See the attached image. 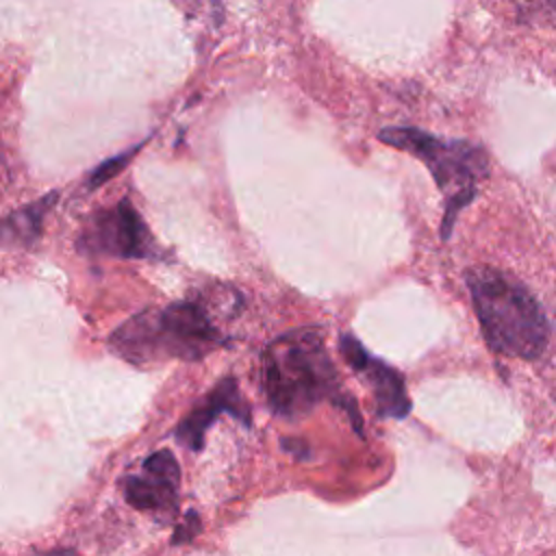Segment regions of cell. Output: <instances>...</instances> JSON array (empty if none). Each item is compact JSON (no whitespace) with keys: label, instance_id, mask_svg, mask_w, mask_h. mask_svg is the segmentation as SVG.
<instances>
[{"label":"cell","instance_id":"6da1fadb","mask_svg":"<svg viewBox=\"0 0 556 556\" xmlns=\"http://www.w3.org/2000/svg\"><path fill=\"white\" fill-rule=\"evenodd\" d=\"M261 387L267 406L280 417H302L319 402H332L350 410L358 428V410L343 391L339 371L317 328L289 330L274 339L263 352Z\"/></svg>","mask_w":556,"mask_h":556},{"label":"cell","instance_id":"7a4b0ae2","mask_svg":"<svg viewBox=\"0 0 556 556\" xmlns=\"http://www.w3.org/2000/svg\"><path fill=\"white\" fill-rule=\"evenodd\" d=\"M465 278L489 348L523 361L539 358L549 326L536 298L517 278L489 265L471 267Z\"/></svg>","mask_w":556,"mask_h":556},{"label":"cell","instance_id":"3957f363","mask_svg":"<svg viewBox=\"0 0 556 556\" xmlns=\"http://www.w3.org/2000/svg\"><path fill=\"white\" fill-rule=\"evenodd\" d=\"M222 343L224 334L198 300L141 311L109 337V348L132 365L200 361Z\"/></svg>","mask_w":556,"mask_h":556},{"label":"cell","instance_id":"277c9868","mask_svg":"<svg viewBox=\"0 0 556 556\" xmlns=\"http://www.w3.org/2000/svg\"><path fill=\"white\" fill-rule=\"evenodd\" d=\"M378 139L419 159L432 174L445 200L441 237L447 239L456 215L476 198L478 185L489 176V154L465 139H443L413 126H387Z\"/></svg>","mask_w":556,"mask_h":556},{"label":"cell","instance_id":"5b68a950","mask_svg":"<svg viewBox=\"0 0 556 556\" xmlns=\"http://www.w3.org/2000/svg\"><path fill=\"white\" fill-rule=\"evenodd\" d=\"M76 248L91 256L150 261L165 256L128 198L91 213L76 239Z\"/></svg>","mask_w":556,"mask_h":556},{"label":"cell","instance_id":"8992f818","mask_svg":"<svg viewBox=\"0 0 556 556\" xmlns=\"http://www.w3.org/2000/svg\"><path fill=\"white\" fill-rule=\"evenodd\" d=\"M339 352L352 371L369 387L376 404V413L380 417L404 419L410 413V400L406 393L404 378L389 363L369 354L358 339L352 334H343L339 339Z\"/></svg>","mask_w":556,"mask_h":556},{"label":"cell","instance_id":"52a82bcc","mask_svg":"<svg viewBox=\"0 0 556 556\" xmlns=\"http://www.w3.org/2000/svg\"><path fill=\"white\" fill-rule=\"evenodd\" d=\"M180 489V469L178 460L169 450H159L150 454L139 473L122 478L124 500L146 513L172 515L178 504Z\"/></svg>","mask_w":556,"mask_h":556},{"label":"cell","instance_id":"ba28073f","mask_svg":"<svg viewBox=\"0 0 556 556\" xmlns=\"http://www.w3.org/2000/svg\"><path fill=\"white\" fill-rule=\"evenodd\" d=\"M228 413L243 426L252 424V410L245 397L241 395L235 378H222L176 426L174 437L180 445L191 452H200L204 447V434L215 424V419Z\"/></svg>","mask_w":556,"mask_h":556},{"label":"cell","instance_id":"9c48e42d","mask_svg":"<svg viewBox=\"0 0 556 556\" xmlns=\"http://www.w3.org/2000/svg\"><path fill=\"white\" fill-rule=\"evenodd\" d=\"M59 193H48L39 198L37 202H30L17 211H13L4 219V243H17V245H33L41 232V224L46 213L56 202Z\"/></svg>","mask_w":556,"mask_h":556},{"label":"cell","instance_id":"30bf717a","mask_svg":"<svg viewBox=\"0 0 556 556\" xmlns=\"http://www.w3.org/2000/svg\"><path fill=\"white\" fill-rule=\"evenodd\" d=\"M137 150H139V146H135V148H130V150H126V152H122V154H115L113 159H106L104 163H100L96 169H91V172L87 174V187H89V189H96V187H100L102 182L111 180L115 174H119V172L126 167V163L130 161V156H132Z\"/></svg>","mask_w":556,"mask_h":556},{"label":"cell","instance_id":"8fae6325","mask_svg":"<svg viewBox=\"0 0 556 556\" xmlns=\"http://www.w3.org/2000/svg\"><path fill=\"white\" fill-rule=\"evenodd\" d=\"M198 532H200V519H198V515H195L193 510H189V513L185 515V521H180V523H178V528H176V532H174L172 543L180 545V543L193 541V536H195Z\"/></svg>","mask_w":556,"mask_h":556},{"label":"cell","instance_id":"7c38bea8","mask_svg":"<svg viewBox=\"0 0 556 556\" xmlns=\"http://www.w3.org/2000/svg\"><path fill=\"white\" fill-rule=\"evenodd\" d=\"M534 11H539L541 17L547 15V17H554V20H556V0H536Z\"/></svg>","mask_w":556,"mask_h":556}]
</instances>
